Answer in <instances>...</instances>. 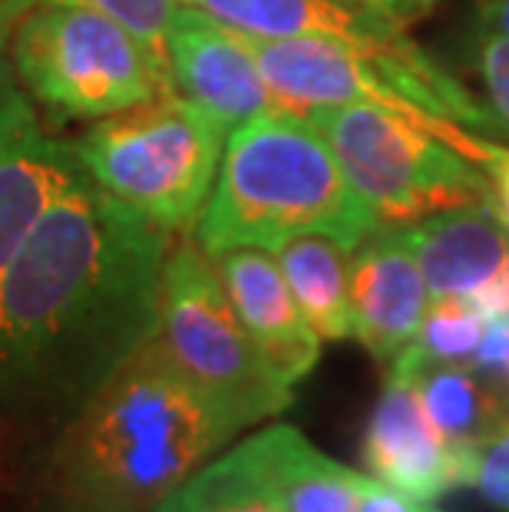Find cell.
<instances>
[{"mask_svg":"<svg viewBox=\"0 0 509 512\" xmlns=\"http://www.w3.org/2000/svg\"><path fill=\"white\" fill-rule=\"evenodd\" d=\"M229 133L176 90L103 116L70 149L83 172L169 235H192Z\"/></svg>","mask_w":509,"mask_h":512,"instance_id":"obj_4","label":"cell"},{"mask_svg":"<svg viewBox=\"0 0 509 512\" xmlns=\"http://www.w3.org/2000/svg\"><path fill=\"white\" fill-rule=\"evenodd\" d=\"M248 423L179 367L159 331L30 466L27 512H153Z\"/></svg>","mask_w":509,"mask_h":512,"instance_id":"obj_2","label":"cell"},{"mask_svg":"<svg viewBox=\"0 0 509 512\" xmlns=\"http://www.w3.org/2000/svg\"><path fill=\"white\" fill-rule=\"evenodd\" d=\"M245 453L285 512H357L367 476L324 456L305 433L272 423L248 437Z\"/></svg>","mask_w":509,"mask_h":512,"instance_id":"obj_15","label":"cell"},{"mask_svg":"<svg viewBox=\"0 0 509 512\" xmlns=\"http://www.w3.org/2000/svg\"><path fill=\"white\" fill-rule=\"evenodd\" d=\"M463 476L493 506L509 512V427L463 450Z\"/></svg>","mask_w":509,"mask_h":512,"instance_id":"obj_22","label":"cell"},{"mask_svg":"<svg viewBox=\"0 0 509 512\" xmlns=\"http://www.w3.org/2000/svg\"><path fill=\"white\" fill-rule=\"evenodd\" d=\"M344 4H361L371 10H381V14L400 20V24H414V20L427 17L430 10L440 7V0H344Z\"/></svg>","mask_w":509,"mask_h":512,"instance_id":"obj_26","label":"cell"},{"mask_svg":"<svg viewBox=\"0 0 509 512\" xmlns=\"http://www.w3.org/2000/svg\"><path fill=\"white\" fill-rule=\"evenodd\" d=\"M367 473L420 503H433L453 486H467L463 450L440 437L407 377L387 374L384 394L367 420L361 446Z\"/></svg>","mask_w":509,"mask_h":512,"instance_id":"obj_12","label":"cell"},{"mask_svg":"<svg viewBox=\"0 0 509 512\" xmlns=\"http://www.w3.org/2000/svg\"><path fill=\"white\" fill-rule=\"evenodd\" d=\"M486 172H490L493 179V189H496V205H500V215L503 222L509 225V149H496L493 162L486 166Z\"/></svg>","mask_w":509,"mask_h":512,"instance_id":"obj_27","label":"cell"},{"mask_svg":"<svg viewBox=\"0 0 509 512\" xmlns=\"http://www.w3.org/2000/svg\"><path fill=\"white\" fill-rule=\"evenodd\" d=\"M7 60L43 126L96 123L172 93L166 63L133 30L90 7L24 10L7 34Z\"/></svg>","mask_w":509,"mask_h":512,"instance_id":"obj_5","label":"cell"},{"mask_svg":"<svg viewBox=\"0 0 509 512\" xmlns=\"http://www.w3.org/2000/svg\"><path fill=\"white\" fill-rule=\"evenodd\" d=\"M80 172L83 166L70 143H60L43 129L0 149V278Z\"/></svg>","mask_w":509,"mask_h":512,"instance_id":"obj_16","label":"cell"},{"mask_svg":"<svg viewBox=\"0 0 509 512\" xmlns=\"http://www.w3.org/2000/svg\"><path fill=\"white\" fill-rule=\"evenodd\" d=\"M381 228L341 162L308 116L265 110L232 129L196 242L212 258L232 248H265L305 232L354 248Z\"/></svg>","mask_w":509,"mask_h":512,"instance_id":"obj_3","label":"cell"},{"mask_svg":"<svg viewBox=\"0 0 509 512\" xmlns=\"http://www.w3.org/2000/svg\"><path fill=\"white\" fill-rule=\"evenodd\" d=\"M153 512H189V509H186V503H182V499H179V493H172V496L166 499V503L156 506Z\"/></svg>","mask_w":509,"mask_h":512,"instance_id":"obj_30","label":"cell"},{"mask_svg":"<svg viewBox=\"0 0 509 512\" xmlns=\"http://www.w3.org/2000/svg\"><path fill=\"white\" fill-rule=\"evenodd\" d=\"M166 63L172 90L209 113L225 133L278 106L245 37L196 4H186L172 20Z\"/></svg>","mask_w":509,"mask_h":512,"instance_id":"obj_10","label":"cell"},{"mask_svg":"<svg viewBox=\"0 0 509 512\" xmlns=\"http://www.w3.org/2000/svg\"><path fill=\"white\" fill-rule=\"evenodd\" d=\"M40 129L47 126H43L37 106L30 103V96L14 76V67L7 60V47H0V149L40 133Z\"/></svg>","mask_w":509,"mask_h":512,"instance_id":"obj_23","label":"cell"},{"mask_svg":"<svg viewBox=\"0 0 509 512\" xmlns=\"http://www.w3.org/2000/svg\"><path fill=\"white\" fill-rule=\"evenodd\" d=\"M298 308L321 341L354 337L351 318V248L338 238L305 232L272 248Z\"/></svg>","mask_w":509,"mask_h":512,"instance_id":"obj_18","label":"cell"},{"mask_svg":"<svg viewBox=\"0 0 509 512\" xmlns=\"http://www.w3.org/2000/svg\"><path fill=\"white\" fill-rule=\"evenodd\" d=\"M43 4L100 10V14L119 20L126 30H133V34L166 63L169 27L189 0H0V47H7V34H10V27H14V20L24 14V10L43 7ZM166 70H169V63H166Z\"/></svg>","mask_w":509,"mask_h":512,"instance_id":"obj_21","label":"cell"},{"mask_svg":"<svg viewBox=\"0 0 509 512\" xmlns=\"http://www.w3.org/2000/svg\"><path fill=\"white\" fill-rule=\"evenodd\" d=\"M189 4L202 7L219 24L248 37H328L348 43L391 70L437 116L467 126L473 133L506 129L493 110H486L467 86L453 80L430 53L410 40L400 20L381 10L344 4V0H189Z\"/></svg>","mask_w":509,"mask_h":512,"instance_id":"obj_8","label":"cell"},{"mask_svg":"<svg viewBox=\"0 0 509 512\" xmlns=\"http://www.w3.org/2000/svg\"><path fill=\"white\" fill-rule=\"evenodd\" d=\"M387 374L407 377L414 384L427 417L453 450H467L509 427L503 394L496 390L493 377H486L473 364H391Z\"/></svg>","mask_w":509,"mask_h":512,"instance_id":"obj_17","label":"cell"},{"mask_svg":"<svg viewBox=\"0 0 509 512\" xmlns=\"http://www.w3.org/2000/svg\"><path fill=\"white\" fill-rule=\"evenodd\" d=\"M179 499L189 512H285L242 443L205 463L179 489Z\"/></svg>","mask_w":509,"mask_h":512,"instance_id":"obj_19","label":"cell"},{"mask_svg":"<svg viewBox=\"0 0 509 512\" xmlns=\"http://www.w3.org/2000/svg\"><path fill=\"white\" fill-rule=\"evenodd\" d=\"M476 370L486 377H506L509 380V314L506 318H490L480 347H476L473 361Z\"/></svg>","mask_w":509,"mask_h":512,"instance_id":"obj_24","label":"cell"},{"mask_svg":"<svg viewBox=\"0 0 509 512\" xmlns=\"http://www.w3.org/2000/svg\"><path fill=\"white\" fill-rule=\"evenodd\" d=\"M159 337L179 367L232 407L248 427L275 420L295 400L238 318L219 265L196 242V235H176L166 255Z\"/></svg>","mask_w":509,"mask_h":512,"instance_id":"obj_7","label":"cell"},{"mask_svg":"<svg viewBox=\"0 0 509 512\" xmlns=\"http://www.w3.org/2000/svg\"><path fill=\"white\" fill-rule=\"evenodd\" d=\"M486 324L490 318L476 311L467 298H437L430 304L417 341L404 354H397L391 364H470L486 334Z\"/></svg>","mask_w":509,"mask_h":512,"instance_id":"obj_20","label":"cell"},{"mask_svg":"<svg viewBox=\"0 0 509 512\" xmlns=\"http://www.w3.org/2000/svg\"><path fill=\"white\" fill-rule=\"evenodd\" d=\"M242 37L281 110H295L305 116L311 110H328V106H381V110L407 116L410 123L424 126L427 133L447 139L453 149L480 162L483 169L490 166L496 149H500L490 139H480L473 129L427 110L391 70L357 47H348V43L328 37Z\"/></svg>","mask_w":509,"mask_h":512,"instance_id":"obj_9","label":"cell"},{"mask_svg":"<svg viewBox=\"0 0 509 512\" xmlns=\"http://www.w3.org/2000/svg\"><path fill=\"white\" fill-rule=\"evenodd\" d=\"M483 86H486V93H490V110L509 129V80L506 76H486Z\"/></svg>","mask_w":509,"mask_h":512,"instance_id":"obj_28","label":"cell"},{"mask_svg":"<svg viewBox=\"0 0 509 512\" xmlns=\"http://www.w3.org/2000/svg\"><path fill=\"white\" fill-rule=\"evenodd\" d=\"M433 304L407 225H381L351 252L354 337L374 361L391 364L417 341Z\"/></svg>","mask_w":509,"mask_h":512,"instance_id":"obj_11","label":"cell"},{"mask_svg":"<svg viewBox=\"0 0 509 512\" xmlns=\"http://www.w3.org/2000/svg\"><path fill=\"white\" fill-rule=\"evenodd\" d=\"M381 225H414L427 215L496 199L480 162L381 106H328L305 113Z\"/></svg>","mask_w":509,"mask_h":512,"instance_id":"obj_6","label":"cell"},{"mask_svg":"<svg viewBox=\"0 0 509 512\" xmlns=\"http://www.w3.org/2000/svg\"><path fill=\"white\" fill-rule=\"evenodd\" d=\"M473 63L483 80L486 76H506L509 80V37L480 27L473 40Z\"/></svg>","mask_w":509,"mask_h":512,"instance_id":"obj_25","label":"cell"},{"mask_svg":"<svg viewBox=\"0 0 509 512\" xmlns=\"http://www.w3.org/2000/svg\"><path fill=\"white\" fill-rule=\"evenodd\" d=\"M410 245L437 298H473L509 268V225L496 199L460 205L407 225Z\"/></svg>","mask_w":509,"mask_h":512,"instance_id":"obj_14","label":"cell"},{"mask_svg":"<svg viewBox=\"0 0 509 512\" xmlns=\"http://www.w3.org/2000/svg\"><path fill=\"white\" fill-rule=\"evenodd\" d=\"M176 235L86 172L0 278V476L27 470L106 377L159 331Z\"/></svg>","mask_w":509,"mask_h":512,"instance_id":"obj_1","label":"cell"},{"mask_svg":"<svg viewBox=\"0 0 509 512\" xmlns=\"http://www.w3.org/2000/svg\"><path fill=\"white\" fill-rule=\"evenodd\" d=\"M480 27L496 30V34L509 37V0H483V7H480Z\"/></svg>","mask_w":509,"mask_h":512,"instance_id":"obj_29","label":"cell"},{"mask_svg":"<svg viewBox=\"0 0 509 512\" xmlns=\"http://www.w3.org/2000/svg\"><path fill=\"white\" fill-rule=\"evenodd\" d=\"M219 275L229 288L238 318L245 321L258 351L281 384L295 390L321 357V337L314 334L305 311L291 294L278 258L265 248H232L215 255Z\"/></svg>","mask_w":509,"mask_h":512,"instance_id":"obj_13","label":"cell"}]
</instances>
